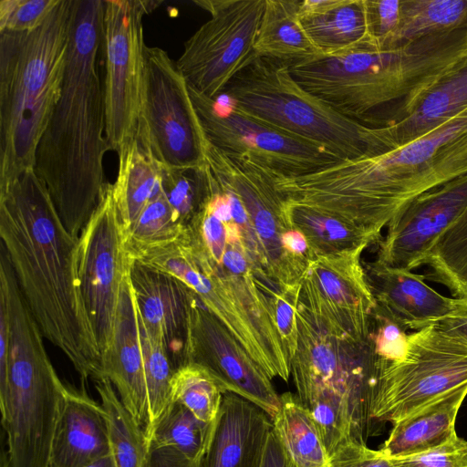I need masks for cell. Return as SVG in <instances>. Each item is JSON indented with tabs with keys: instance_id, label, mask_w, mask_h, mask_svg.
<instances>
[{
	"instance_id": "4fadbf2b",
	"label": "cell",
	"mask_w": 467,
	"mask_h": 467,
	"mask_svg": "<svg viewBox=\"0 0 467 467\" xmlns=\"http://www.w3.org/2000/svg\"><path fill=\"white\" fill-rule=\"evenodd\" d=\"M189 91L204 136L213 146L246 158L276 177H299L342 161L324 146L256 119L229 100L209 98L190 85Z\"/></svg>"
},
{
	"instance_id": "ee69618b",
	"label": "cell",
	"mask_w": 467,
	"mask_h": 467,
	"mask_svg": "<svg viewBox=\"0 0 467 467\" xmlns=\"http://www.w3.org/2000/svg\"><path fill=\"white\" fill-rule=\"evenodd\" d=\"M400 0H366L368 34L374 49L384 50L400 20Z\"/></svg>"
},
{
	"instance_id": "836d02e7",
	"label": "cell",
	"mask_w": 467,
	"mask_h": 467,
	"mask_svg": "<svg viewBox=\"0 0 467 467\" xmlns=\"http://www.w3.org/2000/svg\"><path fill=\"white\" fill-rule=\"evenodd\" d=\"M426 277L458 298H467V206L431 248Z\"/></svg>"
},
{
	"instance_id": "8d00e7d4",
	"label": "cell",
	"mask_w": 467,
	"mask_h": 467,
	"mask_svg": "<svg viewBox=\"0 0 467 467\" xmlns=\"http://www.w3.org/2000/svg\"><path fill=\"white\" fill-rule=\"evenodd\" d=\"M172 402L187 408L205 423H213L222 404L223 390L202 365L187 362L174 370L171 381Z\"/></svg>"
},
{
	"instance_id": "d6a6232c",
	"label": "cell",
	"mask_w": 467,
	"mask_h": 467,
	"mask_svg": "<svg viewBox=\"0 0 467 467\" xmlns=\"http://www.w3.org/2000/svg\"><path fill=\"white\" fill-rule=\"evenodd\" d=\"M95 382L106 412L109 453L115 467H149L150 450L143 428L122 404L108 379Z\"/></svg>"
},
{
	"instance_id": "74e56055",
	"label": "cell",
	"mask_w": 467,
	"mask_h": 467,
	"mask_svg": "<svg viewBox=\"0 0 467 467\" xmlns=\"http://www.w3.org/2000/svg\"><path fill=\"white\" fill-rule=\"evenodd\" d=\"M185 228L161 192L124 233L128 255L131 259L144 251L171 244L183 234Z\"/></svg>"
},
{
	"instance_id": "cb8c5ba5",
	"label": "cell",
	"mask_w": 467,
	"mask_h": 467,
	"mask_svg": "<svg viewBox=\"0 0 467 467\" xmlns=\"http://www.w3.org/2000/svg\"><path fill=\"white\" fill-rule=\"evenodd\" d=\"M109 454L106 412L83 390L68 388L52 440L48 467H86Z\"/></svg>"
},
{
	"instance_id": "9c48e42d",
	"label": "cell",
	"mask_w": 467,
	"mask_h": 467,
	"mask_svg": "<svg viewBox=\"0 0 467 467\" xmlns=\"http://www.w3.org/2000/svg\"><path fill=\"white\" fill-rule=\"evenodd\" d=\"M220 96L342 161L378 154V127L349 118L308 92L293 78L288 62L256 55Z\"/></svg>"
},
{
	"instance_id": "83f0119b",
	"label": "cell",
	"mask_w": 467,
	"mask_h": 467,
	"mask_svg": "<svg viewBox=\"0 0 467 467\" xmlns=\"http://www.w3.org/2000/svg\"><path fill=\"white\" fill-rule=\"evenodd\" d=\"M118 156L119 171L112 189L125 233L146 205L162 192L161 166L142 148L136 137Z\"/></svg>"
},
{
	"instance_id": "f1b7e54d",
	"label": "cell",
	"mask_w": 467,
	"mask_h": 467,
	"mask_svg": "<svg viewBox=\"0 0 467 467\" xmlns=\"http://www.w3.org/2000/svg\"><path fill=\"white\" fill-rule=\"evenodd\" d=\"M299 0H265L254 46L260 57L297 62L320 55L298 16Z\"/></svg>"
},
{
	"instance_id": "9a60e30c",
	"label": "cell",
	"mask_w": 467,
	"mask_h": 467,
	"mask_svg": "<svg viewBox=\"0 0 467 467\" xmlns=\"http://www.w3.org/2000/svg\"><path fill=\"white\" fill-rule=\"evenodd\" d=\"M104 4L106 139L110 150L119 153L137 134L146 47L142 19L161 2L106 0Z\"/></svg>"
},
{
	"instance_id": "e575fe53",
	"label": "cell",
	"mask_w": 467,
	"mask_h": 467,
	"mask_svg": "<svg viewBox=\"0 0 467 467\" xmlns=\"http://www.w3.org/2000/svg\"><path fill=\"white\" fill-rule=\"evenodd\" d=\"M149 406L145 435L150 446L154 431L172 404L171 381L174 367L163 342L145 328L140 317Z\"/></svg>"
},
{
	"instance_id": "ab89813d",
	"label": "cell",
	"mask_w": 467,
	"mask_h": 467,
	"mask_svg": "<svg viewBox=\"0 0 467 467\" xmlns=\"http://www.w3.org/2000/svg\"><path fill=\"white\" fill-rule=\"evenodd\" d=\"M257 279L260 290L270 304L275 326L291 362L297 348L296 309L301 284L281 286L269 278Z\"/></svg>"
},
{
	"instance_id": "7402d4cb",
	"label": "cell",
	"mask_w": 467,
	"mask_h": 467,
	"mask_svg": "<svg viewBox=\"0 0 467 467\" xmlns=\"http://www.w3.org/2000/svg\"><path fill=\"white\" fill-rule=\"evenodd\" d=\"M273 420L249 400L223 394L201 467H261Z\"/></svg>"
},
{
	"instance_id": "8992f818",
	"label": "cell",
	"mask_w": 467,
	"mask_h": 467,
	"mask_svg": "<svg viewBox=\"0 0 467 467\" xmlns=\"http://www.w3.org/2000/svg\"><path fill=\"white\" fill-rule=\"evenodd\" d=\"M71 17L72 0H59L37 29L0 33V191L35 166L61 96Z\"/></svg>"
},
{
	"instance_id": "b9f144b4",
	"label": "cell",
	"mask_w": 467,
	"mask_h": 467,
	"mask_svg": "<svg viewBox=\"0 0 467 467\" xmlns=\"http://www.w3.org/2000/svg\"><path fill=\"white\" fill-rule=\"evenodd\" d=\"M59 0H1L0 33H26L40 27Z\"/></svg>"
},
{
	"instance_id": "bcb514c9",
	"label": "cell",
	"mask_w": 467,
	"mask_h": 467,
	"mask_svg": "<svg viewBox=\"0 0 467 467\" xmlns=\"http://www.w3.org/2000/svg\"><path fill=\"white\" fill-rule=\"evenodd\" d=\"M202 460H192L171 448L150 450L149 467H201Z\"/></svg>"
},
{
	"instance_id": "d4e9b609",
	"label": "cell",
	"mask_w": 467,
	"mask_h": 467,
	"mask_svg": "<svg viewBox=\"0 0 467 467\" xmlns=\"http://www.w3.org/2000/svg\"><path fill=\"white\" fill-rule=\"evenodd\" d=\"M466 109L467 57L430 86L406 117L379 127V154L428 135Z\"/></svg>"
},
{
	"instance_id": "681fc988",
	"label": "cell",
	"mask_w": 467,
	"mask_h": 467,
	"mask_svg": "<svg viewBox=\"0 0 467 467\" xmlns=\"http://www.w3.org/2000/svg\"><path fill=\"white\" fill-rule=\"evenodd\" d=\"M86 467H115L113 459L109 454L99 459Z\"/></svg>"
},
{
	"instance_id": "7bdbcfd3",
	"label": "cell",
	"mask_w": 467,
	"mask_h": 467,
	"mask_svg": "<svg viewBox=\"0 0 467 467\" xmlns=\"http://www.w3.org/2000/svg\"><path fill=\"white\" fill-rule=\"evenodd\" d=\"M394 467H467V440L457 434L426 451L393 459Z\"/></svg>"
},
{
	"instance_id": "f35d334b",
	"label": "cell",
	"mask_w": 467,
	"mask_h": 467,
	"mask_svg": "<svg viewBox=\"0 0 467 467\" xmlns=\"http://www.w3.org/2000/svg\"><path fill=\"white\" fill-rule=\"evenodd\" d=\"M161 188L182 223L187 227L211 193L209 167L207 163L191 169L161 167Z\"/></svg>"
},
{
	"instance_id": "2e32d148",
	"label": "cell",
	"mask_w": 467,
	"mask_h": 467,
	"mask_svg": "<svg viewBox=\"0 0 467 467\" xmlns=\"http://www.w3.org/2000/svg\"><path fill=\"white\" fill-rule=\"evenodd\" d=\"M131 262L109 183L78 236V257L80 292L101 358L112 343L121 285Z\"/></svg>"
},
{
	"instance_id": "5bb4252c",
	"label": "cell",
	"mask_w": 467,
	"mask_h": 467,
	"mask_svg": "<svg viewBox=\"0 0 467 467\" xmlns=\"http://www.w3.org/2000/svg\"><path fill=\"white\" fill-rule=\"evenodd\" d=\"M211 18L184 43L176 65L200 93L218 98L256 56L265 0H197Z\"/></svg>"
},
{
	"instance_id": "60d3db41",
	"label": "cell",
	"mask_w": 467,
	"mask_h": 467,
	"mask_svg": "<svg viewBox=\"0 0 467 467\" xmlns=\"http://www.w3.org/2000/svg\"><path fill=\"white\" fill-rule=\"evenodd\" d=\"M407 330L390 312L376 303L371 315L368 340L379 359L391 363L404 357L409 337Z\"/></svg>"
},
{
	"instance_id": "d6986e66",
	"label": "cell",
	"mask_w": 467,
	"mask_h": 467,
	"mask_svg": "<svg viewBox=\"0 0 467 467\" xmlns=\"http://www.w3.org/2000/svg\"><path fill=\"white\" fill-rule=\"evenodd\" d=\"M467 206V173L411 200L379 242L378 263L411 271L425 265L439 237Z\"/></svg>"
},
{
	"instance_id": "8fae6325",
	"label": "cell",
	"mask_w": 467,
	"mask_h": 467,
	"mask_svg": "<svg viewBox=\"0 0 467 467\" xmlns=\"http://www.w3.org/2000/svg\"><path fill=\"white\" fill-rule=\"evenodd\" d=\"M467 384V338L441 324L409 334L404 357L383 361L373 418L394 423Z\"/></svg>"
},
{
	"instance_id": "484cf974",
	"label": "cell",
	"mask_w": 467,
	"mask_h": 467,
	"mask_svg": "<svg viewBox=\"0 0 467 467\" xmlns=\"http://www.w3.org/2000/svg\"><path fill=\"white\" fill-rule=\"evenodd\" d=\"M298 16L306 34L322 56L373 48L366 0H303L299 3Z\"/></svg>"
},
{
	"instance_id": "ac0fdd59",
	"label": "cell",
	"mask_w": 467,
	"mask_h": 467,
	"mask_svg": "<svg viewBox=\"0 0 467 467\" xmlns=\"http://www.w3.org/2000/svg\"><path fill=\"white\" fill-rule=\"evenodd\" d=\"M358 247L315 255L301 282L299 301L317 317L358 342L368 340L376 306Z\"/></svg>"
},
{
	"instance_id": "e0dca14e",
	"label": "cell",
	"mask_w": 467,
	"mask_h": 467,
	"mask_svg": "<svg viewBox=\"0 0 467 467\" xmlns=\"http://www.w3.org/2000/svg\"><path fill=\"white\" fill-rule=\"evenodd\" d=\"M185 363L206 368L224 393L238 395L273 418L280 396L272 379L192 292L188 306Z\"/></svg>"
},
{
	"instance_id": "ffe728a7",
	"label": "cell",
	"mask_w": 467,
	"mask_h": 467,
	"mask_svg": "<svg viewBox=\"0 0 467 467\" xmlns=\"http://www.w3.org/2000/svg\"><path fill=\"white\" fill-rule=\"evenodd\" d=\"M130 269L121 285L113 339L109 349L101 358V371L102 379L111 382L122 404L145 432L149 406L144 356L140 313Z\"/></svg>"
},
{
	"instance_id": "4dcf8cb0",
	"label": "cell",
	"mask_w": 467,
	"mask_h": 467,
	"mask_svg": "<svg viewBox=\"0 0 467 467\" xmlns=\"http://www.w3.org/2000/svg\"><path fill=\"white\" fill-rule=\"evenodd\" d=\"M286 214L292 227L304 234L314 255L375 244L369 234L351 222L317 208L286 201Z\"/></svg>"
},
{
	"instance_id": "c3c4849f",
	"label": "cell",
	"mask_w": 467,
	"mask_h": 467,
	"mask_svg": "<svg viewBox=\"0 0 467 467\" xmlns=\"http://www.w3.org/2000/svg\"><path fill=\"white\" fill-rule=\"evenodd\" d=\"M440 324L467 338V298H458L454 312Z\"/></svg>"
},
{
	"instance_id": "7c38bea8",
	"label": "cell",
	"mask_w": 467,
	"mask_h": 467,
	"mask_svg": "<svg viewBox=\"0 0 467 467\" xmlns=\"http://www.w3.org/2000/svg\"><path fill=\"white\" fill-rule=\"evenodd\" d=\"M136 138L163 168L206 164L205 136L189 85L168 53L145 47Z\"/></svg>"
},
{
	"instance_id": "603a6c76",
	"label": "cell",
	"mask_w": 467,
	"mask_h": 467,
	"mask_svg": "<svg viewBox=\"0 0 467 467\" xmlns=\"http://www.w3.org/2000/svg\"><path fill=\"white\" fill-rule=\"evenodd\" d=\"M363 265L376 303L408 329L417 331L438 325L457 306V297L437 292L424 281V275L392 268L377 261L366 262Z\"/></svg>"
},
{
	"instance_id": "f907efd6",
	"label": "cell",
	"mask_w": 467,
	"mask_h": 467,
	"mask_svg": "<svg viewBox=\"0 0 467 467\" xmlns=\"http://www.w3.org/2000/svg\"><path fill=\"white\" fill-rule=\"evenodd\" d=\"M1 467H10L6 451H4L1 457Z\"/></svg>"
},
{
	"instance_id": "ba28073f",
	"label": "cell",
	"mask_w": 467,
	"mask_h": 467,
	"mask_svg": "<svg viewBox=\"0 0 467 467\" xmlns=\"http://www.w3.org/2000/svg\"><path fill=\"white\" fill-rule=\"evenodd\" d=\"M297 348L291 377L300 402L327 403L345 417L355 441L367 444L381 431L372 403L381 360L369 340L358 342L314 316L300 301L296 309Z\"/></svg>"
},
{
	"instance_id": "52a82bcc",
	"label": "cell",
	"mask_w": 467,
	"mask_h": 467,
	"mask_svg": "<svg viewBox=\"0 0 467 467\" xmlns=\"http://www.w3.org/2000/svg\"><path fill=\"white\" fill-rule=\"evenodd\" d=\"M7 311L8 359L5 378L0 382L7 458L10 467H48L53 436L69 387L57 374L26 302L12 299Z\"/></svg>"
},
{
	"instance_id": "7a4b0ae2",
	"label": "cell",
	"mask_w": 467,
	"mask_h": 467,
	"mask_svg": "<svg viewBox=\"0 0 467 467\" xmlns=\"http://www.w3.org/2000/svg\"><path fill=\"white\" fill-rule=\"evenodd\" d=\"M104 10L103 0H72L61 96L38 143L34 166L60 220L76 237L109 184L103 160L110 149L98 67Z\"/></svg>"
},
{
	"instance_id": "277c9868",
	"label": "cell",
	"mask_w": 467,
	"mask_h": 467,
	"mask_svg": "<svg viewBox=\"0 0 467 467\" xmlns=\"http://www.w3.org/2000/svg\"><path fill=\"white\" fill-rule=\"evenodd\" d=\"M467 57V26L387 50L359 48L288 63L293 78L340 113L373 127L406 117Z\"/></svg>"
},
{
	"instance_id": "7dc6e473",
	"label": "cell",
	"mask_w": 467,
	"mask_h": 467,
	"mask_svg": "<svg viewBox=\"0 0 467 467\" xmlns=\"http://www.w3.org/2000/svg\"><path fill=\"white\" fill-rule=\"evenodd\" d=\"M261 467H294L273 430L266 442Z\"/></svg>"
},
{
	"instance_id": "6da1fadb",
	"label": "cell",
	"mask_w": 467,
	"mask_h": 467,
	"mask_svg": "<svg viewBox=\"0 0 467 467\" xmlns=\"http://www.w3.org/2000/svg\"><path fill=\"white\" fill-rule=\"evenodd\" d=\"M0 236L43 336L83 383L101 379V356L79 286L78 237L63 224L34 168L0 191Z\"/></svg>"
},
{
	"instance_id": "d590c367",
	"label": "cell",
	"mask_w": 467,
	"mask_h": 467,
	"mask_svg": "<svg viewBox=\"0 0 467 467\" xmlns=\"http://www.w3.org/2000/svg\"><path fill=\"white\" fill-rule=\"evenodd\" d=\"M214 422L205 423L184 406L172 402L154 431L150 449L171 448L190 459L202 460Z\"/></svg>"
},
{
	"instance_id": "44dd1931",
	"label": "cell",
	"mask_w": 467,
	"mask_h": 467,
	"mask_svg": "<svg viewBox=\"0 0 467 467\" xmlns=\"http://www.w3.org/2000/svg\"><path fill=\"white\" fill-rule=\"evenodd\" d=\"M130 277L142 324L163 342L176 369L185 363L192 291L179 279L136 260L131 262Z\"/></svg>"
},
{
	"instance_id": "1f68e13d",
	"label": "cell",
	"mask_w": 467,
	"mask_h": 467,
	"mask_svg": "<svg viewBox=\"0 0 467 467\" xmlns=\"http://www.w3.org/2000/svg\"><path fill=\"white\" fill-rule=\"evenodd\" d=\"M467 26V0H400V20L386 48Z\"/></svg>"
},
{
	"instance_id": "5b68a950",
	"label": "cell",
	"mask_w": 467,
	"mask_h": 467,
	"mask_svg": "<svg viewBox=\"0 0 467 467\" xmlns=\"http://www.w3.org/2000/svg\"><path fill=\"white\" fill-rule=\"evenodd\" d=\"M133 260L182 281L271 379H289L288 353L241 240L227 238L213 259L186 227L176 241L144 251Z\"/></svg>"
},
{
	"instance_id": "3957f363",
	"label": "cell",
	"mask_w": 467,
	"mask_h": 467,
	"mask_svg": "<svg viewBox=\"0 0 467 467\" xmlns=\"http://www.w3.org/2000/svg\"><path fill=\"white\" fill-rule=\"evenodd\" d=\"M467 173V109L436 130L386 152L276 177L284 198L351 222L375 243L411 200Z\"/></svg>"
},
{
	"instance_id": "f546056e",
	"label": "cell",
	"mask_w": 467,
	"mask_h": 467,
	"mask_svg": "<svg viewBox=\"0 0 467 467\" xmlns=\"http://www.w3.org/2000/svg\"><path fill=\"white\" fill-rule=\"evenodd\" d=\"M272 420L273 431L294 467H327L328 455L320 433L297 396L282 394Z\"/></svg>"
},
{
	"instance_id": "f6af8a7d",
	"label": "cell",
	"mask_w": 467,
	"mask_h": 467,
	"mask_svg": "<svg viewBox=\"0 0 467 467\" xmlns=\"http://www.w3.org/2000/svg\"><path fill=\"white\" fill-rule=\"evenodd\" d=\"M327 467H394V462L379 450L351 441L342 443L329 455Z\"/></svg>"
},
{
	"instance_id": "30bf717a",
	"label": "cell",
	"mask_w": 467,
	"mask_h": 467,
	"mask_svg": "<svg viewBox=\"0 0 467 467\" xmlns=\"http://www.w3.org/2000/svg\"><path fill=\"white\" fill-rule=\"evenodd\" d=\"M204 156L218 183L234 192L247 212L249 221L238 229L256 269L281 286L299 285L310 262L290 254L283 245V235L294 228L274 174L246 158L218 150L207 140Z\"/></svg>"
},
{
	"instance_id": "4316f807",
	"label": "cell",
	"mask_w": 467,
	"mask_h": 467,
	"mask_svg": "<svg viewBox=\"0 0 467 467\" xmlns=\"http://www.w3.org/2000/svg\"><path fill=\"white\" fill-rule=\"evenodd\" d=\"M466 396L467 384L392 423L388 438L379 450L395 459L418 454L447 442L457 434L455 420Z\"/></svg>"
}]
</instances>
